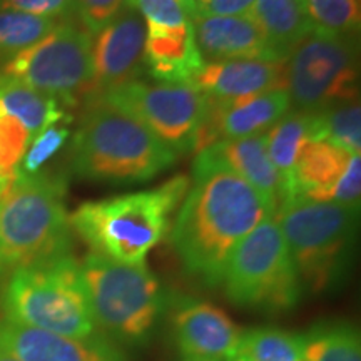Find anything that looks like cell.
Returning <instances> with one entry per match:
<instances>
[{
    "instance_id": "6da1fadb",
    "label": "cell",
    "mask_w": 361,
    "mask_h": 361,
    "mask_svg": "<svg viewBox=\"0 0 361 361\" xmlns=\"http://www.w3.org/2000/svg\"><path fill=\"white\" fill-rule=\"evenodd\" d=\"M269 216L273 207L238 174L224 168L192 171L171 245L186 273L206 286H221L234 247Z\"/></svg>"
},
{
    "instance_id": "7a4b0ae2",
    "label": "cell",
    "mask_w": 361,
    "mask_h": 361,
    "mask_svg": "<svg viewBox=\"0 0 361 361\" xmlns=\"http://www.w3.org/2000/svg\"><path fill=\"white\" fill-rule=\"evenodd\" d=\"M176 162V152L133 116L102 99L87 101L71 147V166L84 179L135 184L154 179Z\"/></svg>"
},
{
    "instance_id": "3957f363",
    "label": "cell",
    "mask_w": 361,
    "mask_h": 361,
    "mask_svg": "<svg viewBox=\"0 0 361 361\" xmlns=\"http://www.w3.org/2000/svg\"><path fill=\"white\" fill-rule=\"evenodd\" d=\"M188 189L186 176H176L147 191L82 202L71 214L72 231L96 255L116 263L144 264L168 233L171 214Z\"/></svg>"
},
{
    "instance_id": "277c9868",
    "label": "cell",
    "mask_w": 361,
    "mask_h": 361,
    "mask_svg": "<svg viewBox=\"0 0 361 361\" xmlns=\"http://www.w3.org/2000/svg\"><path fill=\"white\" fill-rule=\"evenodd\" d=\"M66 180L16 171L0 194V261L4 271L71 255L72 226Z\"/></svg>"
},
{
    "instance_id": "5b68a950",
    "label": "cell",
    "mask_w": 361,
    "mask_h": 361,
    "mask_svg": "<svg viewBox=\"0 0 361 361\" xmlns=\"http://www.w3.org/2000/svg\"><path fill=\"white\" fill-rule=\"evenodd\" d=\"M360 211L308 200L284 201L274 211L303 290H340L355 256Z\"/></svg>"
},
{
    "instance_id": "8992f818",
    "label": "cell",
    "mask_w": 361,
    "mask_h": 361,
    "mask_svg": "<svg viewBox=\"0 0 361 361\" xmlns=\"http://www.w3.org/2000/svg\"><path fill=\"white\" fill-rule=\"evenodd\" d=\"M79 264L99 331L121 348L146 346L169 303L156 274L146 263H116L96 252Z\"/></svg>"
},
{
    "instance_id": "52a82bcc",
    "label": "cell",
    "mask_w": 361,
    "mask_h": 361,
    "mask_svg": "<svg viewBox=\"0 0 361 361\" xmlns=\"http://www.w3.org/2000/svg\"><path fill=\"white\" fill-rule=\"evenodd\" d=\"M0 310L8 322L72 338L102 335L99 331L80 274L72 255L12 269Z\"/></svg>"
},
{
    "instance_id": "ba28073f",
    "label": "cell",
    "mask_w": 361,
    "mask_h": 361,
    "mask_svg": "<svg viewBox=\"0 0 361 361\" xmlns=\"http://www.w3.org/2000/svg\"><path fill=\"white\" fill-rule=\"evenodd\" d=\"M221 284L226 298L239 308L279 314L300 305L303 284L274 216L234 247Z\"/></svg>"
},
{
    "instance_id": "9c48e42d",
    "label": "cell",
    "mask_w": 361,
    "mask_h": 361,
    "mask_svg": "<svg viewBox=\"0 0 361 361\" xmlns=\"http://www.w3.org/2000/svg\"><path fill=\"white\" fill-rule=\"evenodd\" d=\"M284 62L293 111L319 112L360 101L358 37L313 29Z\"/></svg>"
},
{
    "instance_id": "30bf717a",
    "label": "cell",
    "mask_w": 361,
    "mask_h": 361,
    "mask_svg": "<svg viewBox=\"0 0 361 361\" xmlns=\"http://www.w3.org/2000/svg\"><path fill=\"white\" fill-rule=\"evenodd\" d=\"M2 75L56 97L62 106L87 99L92 82V35L61 22L37 42L13 54Z\"/></svg>"
},
{
    "instance_id": "8fae6325",
    "label": "cell",
    "mask_w": 361,
    "mask_h": 361,
    "mask_svg": "<svg viewBox=\"0 0 361 361\" xmlns=\"http://www.w3.org/2000/svg\"><path fill=\"white\" fill-rule=\"evenodd\" d=\"M99 99L137 119L176 154L194 149L207 104L206 94L191 84H149L139 79Z\"/></svg>"
},
{
    "instance_id": "7c38bea8",
    "label": "cell",
    "mask_w": 361,
    "mask_h": 361,
    "mask_svg": "<svg viewBox=\"0 0 361 361\" xmlns=\"http://www.w3.org/2000/svg\"><path fill=\"white\" fill-rule=\"evenodd\" d=\"M146 24L130 4L92 35V82L85 101L137 79L144 66Z\"/></svg>"
},
{
    "instance_id": "4fadbf2b",
    "label": "cell",
    "mask_w": 361,
    "mask_h": 361,
    "mask_svg": "<svg viewBox=\"0 0 361 361\" xmlns=\"http://www.w3.org/2000/svg\"><path fill=\"white\" fill-rule=\"evenodd\" d=\"M290 111L291 101L286 90H268L234 99L207 96L206 112L192 151L200 152L221 141L266 134Z\"/></svg>"
},
{
    "instance_id": "5bb4252c",
    "label": "cell",
    "mask_w": 361,
    "mask_h": 361,
    "mask_svg": "<svg viewBox=\"0 0 361 361\" xmlns=\"http://www.w3.org/2000/svg\"><path fill=\"white\" fill-rule=\"evenodd\" d=\"M169 323L180 356L231 361L239 355L243 331L213 303L197 298L176 296L171 301Z\"/></svg>"
},
{
    "instance_id": "9a60e30c",
    "label": "cell",
    "mask_w": 361,
    "mask_h": 361,
    "mask_svg": "<svg viewBox=\"0 0 361 361\" xmlns=\"http://www.w3.org/2000/svg\"><path fill=\"white\" fill-rule=\"evenodd\" d=\"M0 351L19 361H129L124 348L104 335L72 338L24 326L0 316Z\"/></svg>"
},
{
    "instance_id": "2e32d148",
    "label": "cell",
    "mask_w": 361,
    "mask_h": 361,
    "mask_svg": "<svg viewBox=\"0 0 361 361\" xmlns=\"http://www.w3.org/2000/svg\"><path fill=\"white\" fill-rule=\"evenodd\" d=\"M224 168L238 174L258 191L276 211L279 200V176L269 161L266 134L245 139H231L211 144L196 152L192 171Z\"/></svg>"
},
{
    "instance_id": "e0dca14e",
    "label": "cell",
    "mask_w": 361,
    "mask_h": 361,
    "mask_svg": "<svg viewBox=\"0 0 361 361\" xmlns=\"http://www.w3.org/2000/svg\"><path fill=\"white\" fill-rule=\"evenodd\" d=\"M194 40L202 59L209 62L264 59L276 61L268 44L246 16H191Z\"/></svg>"
},
{
    "instance_id": "ac0fdd59",
    "label": "cell",
    "mask_w": 361,
    "mask_h": 361,
    "mask_svg": "<svg viewBox=\"0 0 361 361\" xmlns=\"http://www.w3.org/2000/svg\"><path fill=\"white\" fill-rule=\"evenodd\" d=\"M191 85L218 99H234L268 90H286V62L245 59L207 62Z\"/></svg>"
},
{
    "instance_id": "d6986e66",
    "label": "cell",
    "mask_w": 361,
    "mask_h": 361,
    "mask_svg": "<svg viewBox=\"0 0 361 361\" xmlns=\"http://www.w3.org/2000/svg\"><path fill=\"white\" fill-rule=\"evenodd\" d=\"M204 64L194 40L191 20L169 29L146 27L144 66L157 82L191 84Z\"/></svg>"
},
{
    "instance_id": "ffe728a7",
    "label": "cell",
    "mask_w": 361,
    "mask_h": 361,
    "mask_svg": "<svg viewBox=\"0 0 361 361\" xmlns=\"http://www.w3.org/2000/svg\"><path fill=\"white\" fill-rule=\"evenodd\" d=\"M350 152L323 141H308L301 147L288 188L278 206L284 201L308 200L328 202L329 194L345 173Z\"/></svg>"
},
{
    "instance_id": "44dd1931",
    "label": "cell",
    "mask_w": 361,
    "mask_h": 361,
    "mask_svg": "<svg viewBox=\"0 0 361 361\" xmlns=\"http://www.w3.org/2000/svg\"><path fill=\"white\" fill-rule=\"evenodd\" d=\"M255 22L276 61L290 52L314 29L305 0H256L246 13Z\"/></svg>"
},
{
    "instance_id": "7402d4cb",
    "label": "cell",
    "mask_w": 361,
    "mask_h": 361,
    "mask_svg": "<svg viewBox=\"0 0 361 361\" xmlns=\"http://www.w3.org/2000/svg\"><path fill=\"white\" fill-rule=\"evenodd\" d=\"M0 117H12L29 130L32 139L61 121H69L56 97L0 74Z\"/></svg>"
},
{
    "instance_id": "603a6c76",
    "label": "cell",
    "mask_w": 361,
    "mask_h": 361,
    "mask_svg": "<svg viewBox=\"0 0 361 361\" xmlns=\"http://www.w3.org/2000/svg\"><path fill=\"white\" fill-rule=\"evenodd\" d=\"M310 112L290 111L266 133V149H268L269 161L273 162L279 176V200L290 184L301 147L310 141Z\"/></svg>"
},
{
    "instance_id": "cb8c5ba5",
    "label": "cell",
    "mask_w": 361,
    "mask_h": 361,
    "mask_svg": "<svg viewBox=\"0 0 361 361\" xmlns=\"http://www.w3.org/2000/svg\"><path fill=\"white\" fill-rule=\"evenodd\" d=\"M311 114L310 141H323L350 154L361 149V106L360 101L340 104Z\"/></svg>"
},
{
    "instance_id": "d4e9b609",
    "label": "cell",
    "mask_w": 361,
    "mask_h": 361,
    "mask_svg": "<svg viewBox=\"0 0 361 361\" xmlns=\"http://www.w3.org/2000/svg\"><path fill=\"white\" fill-rule=\"evenodd\" d=\"M306 361H361L360 333L345 322H322L303 335Z\"/></svg>"
},
{
    "instance_id": "484cf974",
    "label": "cell",
    "mask_w": 361,
    "mask_h": 361,
    "mask_svg": "<svg viewBox=\"0 0 361 361\" xmlns=\"http://www.w3.org/2000/svg\"><path fill=\"white\" fill-rule=\"evenodd\" d=\"M239 355L251 361H306L303 335L276 326H258L243 331Z\"/></svg>"
},
{
    "instance_id": "4316f807",
    "label": "cell",
    "mask_w": 361,
    "mask_h": 361,
    "mask_svg": "<svg viewBox=\"0 0 361 361\" xmlns=\"http://www.w3.org/2000/svg\"><path fill=\"white\" fill-rule=\"evenodd\" d=\"M305 6L316 30L341 37H358L361 0H305Z\"/></svg>"
},
{
    "instance_id": "83f0119b",
    "label": "cell",
    "mask_w": 361,
    "mask_h": 361,
    "mask_svg": "<svg viewBox=\"0 0 361 361\" xmlns=\"http://www.w3.org/2000/svg\"><path fill=\"white\" fill-rule=\"evenodd\" d=\"M59 20L29 13L0 11V54L20 52L45 37Z\"/></svg>"
},
{
    "instance_id": "f1b7e54d",
    "label": "cell",
    "mask_w": 361,
    "mask_h": 361,
    "mask_svg": "<svg viewBox=\"0 0 361 361\" xmlns=\"http://www.w3.org/2000/svg\"><path fill=\"white\" fill-rule=\"evenodd\" d=\"M69 137L71 130L67 128L51 126V128L44 129L42 133H39L32 141H30L17 171H20L22 174L27 176L39 174V171L42 169L45 162L51 161L52 157L66 146Z\"/></svg>"
},
{
    "instance_id": "f546056e",
    "label": "cell",
    "mask_w": 361,
    "mask_h": 361,
    "mask_svg": "<svg viewBox=\"0 0 361 361\" xmlns=\"http://www.w3.org/2000/svg\"><path fill=\"white\" fill-rule=\"evenodd\" d=\"M32 135L19 121L0 117V176H12L19 168Z\"/></svg>"
},
{
    "instance_id": "4dcf8cb0",
    "label": "cell",
    "mask_w": 361,
    "mask_h": 361,
    "mask_svg": "<svg viewBox=\"0 0 361 361\" xmlns=\"http://www.w3.org/2000/svg\"><path fill=\"white\" fill-rule=\"evenodd\" d=\"M141 13L146 27H180L189 24V13L184 0H133L129 2Z\"/></svg>"
},
{
    "instance_id": "1f68e13d",
    "label": "cell",
    "mask_w": 361,
    "mask_h": 361,
    "mask_svg": "<svg viewBox=\"0 0 361 361\" xmlns=\"http://www.w3.org/2000/svg\"><path fill=\"white\" fill-rule=\"evenodd\" d=\"M0 11L29 13L45 19H66L75 12V0H0Z\"/></svg>"
},
{
    "instance_id": "d6a6232c",
    "label": "cell",
    "mask_w": 361,
    "mask_h": 361,
    "mask_svg": "<svg viewBox=\"0 0 361 361\" xmlns=\"http://www.w3.org/2000/svg\"><path fill=\"white\" fill-rule=\"evenodd\" d=\"M328 202H336V204L346 206L350 209L360 211L361 204V157L360 154L351 156L346 166L345 173L341 174L336 186L329 194Z\"/></svg>"
},
{
    "instance_id": "836d02e7",
    "label": "cell",
    "mask_w": 361,
    "mask_h": 361,
    "mask_svg": "<svg viewBox=\"0 0 361 361\" xmlns=\"http://www.w3.org/2000/svg\"><path fill=\"white\" fill-rule=\"evenodd\" d=\"M124 4L126 0H75V12L79 13L84 29L94 35L114 19Z\"/></svg>"
},
{
    "instance_id": "e575fe53",
    "label": "cell",
    "mask_w": 361,
    "mask_h": 361,
    "mask_svg": "<svg viewBox=\"0 0 361 361\" xmlns=\"http://www.w3.org/2000/svg\"><path fill=\"white\" fill-rule=\"evenodd\" d=\"M256 0H184L191 16H245Z\"/></svg>"
},
{
    "instance_id": "d590c367",
    "label": "cell",
    "mask_w": 361,
    "mask_h": 361,
    "mask_svg": "<svg viewBox=\"0 0 361 361\" xmlns=\"http://www.w3.org/2000/svg\"><path fill=\"white\" fill-rule=\"evenodd\" d=\"M178 361H216L211 358H201V356H180Z\"/></svg>"
},
{
    "instance_id": "8d00e7d4",
    "label": "cell",
    "mask_w": 361,
    "mask_h": 361,
    "mask_svg": "<svg viewBox=\"0 0 361 361\" xmlns=\"http://www.w3.org/2000/svg\"><path fill=\"white\" fill-rule=\"evenodd\" d=\"M8 179H11V176H0V194H2L4 189L8 184Z\"/></svg>"
},
{
    "instance_id": "74e56055",
    "label": "cell",
    "mask_w": 361,
    "mask_h": 361,
    "mask_svg": "<svg viewBox=\"0 0 361 361\" xmlns=\"http://www.w3.org/2000/svg\"><path fill=\"white\" fill-rule=\"evenodd\" d=\"M0 361H19V360H16L13 356L4 353V351H0Z\"/></svg>"
},
{
    "instance_id": "f35d334b",
    "label": "cell",
    "mask_w": 361,
    "mask_h": 361,
    "mask_svg": "<svg viewBox=\"0 0 361 361\" xmlns=\"http://www.w3.org/2000/svg\"><path fill=\"white\" fill-rule=\"evenodd\" d=\"M231 361H251V360L246 358V356H243V355H238L236 358H233Z\"/></svg>"
},
{
    "instance_id": "ab89813d",
    "label": "cell",
    "mask_w": 361,
    "mask_h": 361,
    "mask_svg": "<svg viewBox=\"0 0 361 361\" xmlns=\"http://www.w3.org/2000/svg\"><path fill=\"white\" fill-rule=\"evenodd\" d=\"M4 273V266H2V261H0V274Z\"/></svg>"
},
{
    "instance_id": "60d3db41",
    "label": "cell",
    "mask_w": 361,
    "mask_h": 361,
    "mask_svg": "<svg viewBox=\"0 0 361 361\" xmlns=\"http://www.w3.org/2000/svg\"><path fill=\"white\" fill-rule=\"evenodd\" d=\"M129 2H133V0H128V4H129Z\"/></svg>"
}]
</instances>
